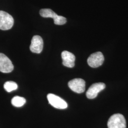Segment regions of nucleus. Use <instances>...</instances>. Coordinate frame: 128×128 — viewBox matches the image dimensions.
<instances>
[{
	"label": "nucleus",
	"mask_w": 128,
	"mask_h": 128,
	"mask_svg": "<svg viewBox=\"0 0 128 128\" xmlns=\"http://www.w3.org/2000/svg\"><path fill=\"white\" fill-rule=\"evenodd\" d=\"M49 104L54 108L59 109H64L68 107V104L59 96L52 94H49L47 96Z\"/></svg>",
	"instance_id": "obj_4"
},
{
	"label": "nucleus",
	"mask_w": 128,
	"mask_h": 128,
	"mask_svg": "<svg viewBox=\"0 0 128 128\" xmlns=\"http://www.w3.org/2000/svg\"><path fill=\"white\" fill-rule=\"evenodd\" d=\"M108 128H126V122L121 114H115L110 117L108 122Z\"/></svg>",
	"instance_id": "obj_2"
},
{
	"label": "nucleus",
	"mask_w": 128,
	"mask_h": 128,
	"mask_svg": "<svg viewBox=\"0 0 128 128\" xmlns=\"http://www.w3.org/2000/svg\"><path fill=\"white\" fill-rule=\"evenodd\" d=\"M26 102V99L22 97L16 96L12 99V104L15 107H20L24 105Z\"/></svg>",
	"instance_id": "obj_11"
},
{
	"label": "nucleus",
	"mask_w": 128,
	"mask_h": 128,
	"mask_svg": "<svg viewBox=\"0 0 128 128\" xmlns=\"http://www.w3.org/2000/svg\"><path fill=\"white\" fill-rule=\"evenodd\" d=\"M105 86V84L103 82H97L92 84L86 92V97L90 99L96 98L98 93L104 89Z\"/></svg>",
	"instance_id": "obj_8"
},
{
	"label": "nucleus",
	"mask_w": 128,
	"mask_h": 128,
	"mask_svg": "<svg viewBox=\"0 0 128 128\" xmlns=\"http://www.w3.org/2000/svg\"><path fill=\"white\" fill-rule=\"evenodd\" d=\"M4 88L7 92H11L17 89L18 85L13 81H7L4 84Z\"/></svg>",
	"instance_id": "obj_12"
},
{
	"label": "nucleus",
	"mask_w": 128,
	"mask_h": 128,
	"mask_svg": "<svg viewBox=\"0 0 128 128\" xmlns=\"http://www.w3.org/2000/svg\"><path fill=\"white\" fill-rule=\"evenodd\" d=\"M41 16L44 18H53L56 25H64L66 22V19L62 16H59L50 9H42L40 11Z\"/></svg>",
	"instance_id": "obj_1"
},
{
	"label": "nucleus",
	"mask_w": 128,
	"mask_h": 128,
	"mask_svg": "<svg viewBox=\"0 0 128 128\" xmlns=\"http://www.w3.org/2000/svg\"><path fill=\"white\" fill-rule=\"evenodd\" d=\"M61 56L64 66L69 68L74 67L76 57L73 54L68 51H64L62 52Z\"/></svg>",
	"instance_id": "obj_10"
},
{
	"label": "nucleus",
	"mask_w": 128,
	"mask_h": 128,
	"mask_svg": "<svg viewBox=\"0 0 128 128\" xmlns=\"http://www.w3.org/2000/svg\"><path fill=\"white\" fill-rule=\"evenodd\" d=\"M68 86L71 90L78 94L84 92L86 89V82L81 78H76L70 81Z\"/></svg>",
	"instance_id": "obj_6"
},
{
	"label": "nucleus",
	"mask_w": 128,
	"mask_h": 128,
	"mask_svg": "<svg viewBox=\"0 0 128 128\" xmlns=\"http://www.w3.org/2000/svg\"><path fill=\"white\" fill-rule=\"evenodd\" d=\"M43 40L40 36L35 35L32 38L30 48V51L34 53L40 54L43 50Z\"/></svg>",
	"instance_id": "obj_9"
},
{
	"label": "nucleus",
	"mask_w": 128,
	"mask_h": 128,
	"mask_svg": "<svg viewBox=\"0 0 128 128\" xmlns=\"http://www.w3.org/2000/svg\"><path fill=\"white\" fill-rule=\"evenodd\" d=\"M14 66L10 60L4 54L0 53V72L9 73L13 71Z\"/></svg>",
	"instance_id": "obj_7"
},
{
	"label": "nucleus",
	"mask_w": 128,
	"mask_h": 128,
	"mask_svg": "<svg viewBox=\"0 0 128 128\" xmlns=\"http://www.w3.org/2000/svg\"><path fill=\"white\" fill-rule=\"evenodd\" d=\"M104 60V58L102 53L101 52H97L89 56L87 60V63L90 66L96 68L102 65Z\"/></svg>",
	"instance_id": "obj_5"
},
{
	"label": "nucleus",
	"mask_w": 128,
	"mask_h": 128,
	"mask_svg": "<svg viewBox=\"0 0 128 128\" xmlns=\"http://www.w3.org/2000/svg\"><path fill=\"white\" fill-rule=\"evenodd\" d=\"M14 24L13 17L7 12L0 10V30H9L12 27Z\"/></svg>",
	"instance_id": "obj_3"
}]
</instances>
